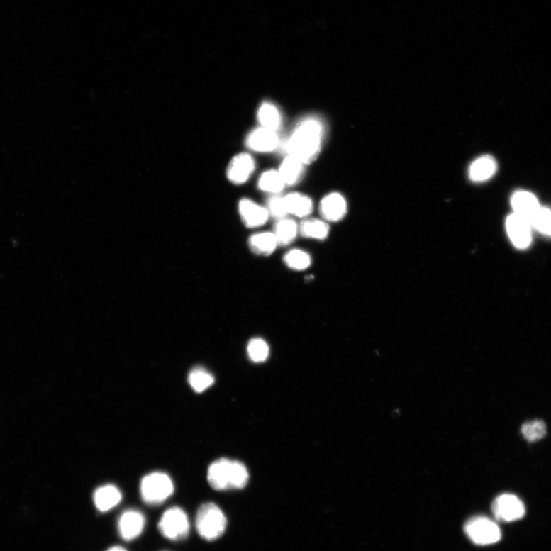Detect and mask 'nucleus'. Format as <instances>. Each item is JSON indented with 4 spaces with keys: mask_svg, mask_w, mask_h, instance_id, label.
Listing matches in <instances>:
<instances>
[{
    "mask_svg": "<svg viewBox=\"0 0 551 551\" xmlns=\"http://www.w3.org/2000/svg\"><path fill=\"white\" fill-rule=\"evenodd\" d=\"M267 210L269 216L276 219L286 218L288 214L284 198L273 196L267 201Z\"/></svg>",
    "mask_w": 551,
    "mask_h": 551,
    "instance_id": "29",
    "label": "nucleus"
},
{
    "mask_svg": "<svg viewBox=\"0 0 551 551\" xmlns=\"http://www.w3.org/2000/svg\"><path fill=\"white\" fill-rule=\"evenodd\" d=\"M106 551H128L121 546H113Z\"/></svg>",
    "mask_w": 551,
    "mask_h": 551,
    "instance_id": "30",
    "label": "nucleus"
},
{
    "mask_svg": "<svg viewBox=\"0 0 551 551\" xmlns=\"http://www.w3.org/2000/svg\"><path fill=\"white\" fill-rule=\"evenodd\" d=\"M277 245L276 237L272 232L255 234L249 239L250 250L257 255L269 256L274 252Z\"/></svg>",
    "mask_w": 551,
    "mask_h": 551,
    "instance_id": "18",
    "label": "nucleus"
},
{
    "mask_svg": "<svg viewBox=\"0 0 551 551\" xmlns=\"http://www.w3.org/2000/svg\"><path fill=\"white\" fill-rule=\"evenodd\" d=\"M239 213L244 224L250 228L264 226L269 217L267 208L247 199L240 201Z\"/></svg>",
    "mask_w": 551,
    "mask_h": 551,
    "instance_id": "10",
    "label": "nucleus"
},
{
    "mask_svg": "<svg viewBox=\"0 0 551 551\" xmlns=\"http://www.w3.org/2000/svg\"><path fill=\"white\" fill-rule=\"evenodd\" d=\"M299 227L293 219H279L274 226V234L279 246H286L294 243L298 234Z\"/></svg>",
    "mask_w": 551,
    "mask_h": 551,
    "instance_id": "19",
    "label": "nucleus"
},
{
    "mask_svg": "<svg viewBox=\"0 0 551 551\" xmlns=\"http://www.w3.org/2000/svg\"><path fill=\"white\" fill-rule=\"evenodd\" d=\"M188 382L193 391L204 392L215 383L214 376L203 367H195L188 376Z\"/></svg>",
    "mask_w": 551,
    "mask_h": 551,
    "instance_id": "22",
    "label": "nucleus"
},
{
    "mask_svg": "<svg viewBox=\"0 0 551 551\" xmlns=\"http://www.w3.org/2000/svg\"><path fill=\"white\" fill-rule=\"evenodd\" d=\"M258 186L262 191L277 194L284 188L285 182L279 172L270 170L260 177Z\"/></svg>",
    "mask_w": 551,
    "mask_h": 551,
    "instance_id": "24",
    "label": "nucleus"
},
{
    "mask_svg": "<svg viewBox=\"0 0 551 551\" xmlns=\"http://www.w3.org/2000/svg\"><path fill=\"white\" fill-rule=\"evenodd\" d=\"M280 176L285 182V185H295L303 177L304 173V164L298 160L289 157L286 158L279 171Z\"/></svg>",
    "mask_w": 551,
    "mask_h": 551,
    "instance_id": "20",
    "label": "nucleus"
},
{
    "mask_svg": "<svg viewBox=\"0 0 551 551\" xmlns=\"http://www.w3.org/2000/svg\"><path fill=\"white\" fill-rule=\"evenodd\" d=\"M285 264L295 270H303L311 265V257L305 251L294 249L289 251L284 257Z\"/></svg>",
    "mask_w": 551,
    "mask_h": 551,
    "instance_id": "25",
    "label": "nucleus"
},
{
    "mask_svg": "<svg viewBox=\"0 0 551 551\" xmlns=\"http://www.w3.org/2000/svg\"><path fill=\"white\" fill-rule=\"evenodd\" d=\"M508 234L512 243L520 249L528 247L531 243V226L528 219L516 213L506 221Z\"/></svg>",
    "mask_w": 551,
    "mask_h": 551,
    "instance_id": "9",
    "label": "nucleus"
},
{
    "mask_svg": "<svg viewBox=\"0 0 551 551\" xmlns=\"http://www.w3.org/2000/svg\"><path fill=\"white\" fill-rule=\"evenodd\" d=\"M258 120L264 128L277 131L282 126V115L276 106L270 103L261 105L258 111Z\"/></svg>",
    "mask_w": 551,
    "mask_h": 551,
    "instance_id": "23",
    "label": "nucleus"
},
{
    "mask_svg": "<svg viewBox=\"0 0 551 551\" xmlns=\"http://www.w3.org/2000/svg\"><path fill=\"white\" fill-rule=\"evenodd\" d=\"M497 163L494 158L486 155L473 161L469 168V178L474 182L489 180L495 175Z\"/></svg>",
    "mask_w": 551,
    "mask_h": 551,
    "instance_id": "16",
    "label": "nucleus"
},
{
    "mask_svg": "<svg viewBox=\"0 0 551 551\" xmlns=\"http://www.w3.org/2000/svg\"><path fill=\"white\" fill-rule=\"evenodd\" d=\"M511 206L515 213L530 220L535 216L540 206L533 193L520 191L511 198Z\"/></svg>",
    "mask_w": 551,
    "mask_h": 551,
    "instance_id": "15",
    "label": "nucleus"
},
{
    "mask_svg": "<svg viewBox=\"0 0 551 551\" xmlns=\"http://www.w3.org/2000/svg\"><path fill=\"white\" fill-rule=\"evenodd\" d=\"M278 143L276 132L264 128L254 130L247 138L248 148L257 152L273 151Z\"/></svg>",
    "mask_w": 551,
    "mask_h": 551,
    "instance_id": "13",
    "label": "nucleus"
},
{
    "mask_svg": "<svg viewBox=\"0 0 551 551\" xmlns=\"http://www.w3.org/2000/svg\"><path fill=\"white\" fill-rule=\"evenodd\" d=\"M464 529L472 542L478 545L496 544L501 538V531L496 522L485 516L472 518Z\"/></svg>",
    "mask_w": 551,
    "mask_h": 551,
    "instance_id": "5",
    "label": "nucleus"
},
{
    "mask_svg": "<svg viewBox=\"0 0 551 551\" xmlns=\"http://www.w3.org/2000/svg\"><path fill=\"white\" fill-rule=\"evenodd\" d=\"M255 168V160L249 154H238L229 164L228 177L231 182L243 184L250 178Z\"/></svg>",
    "mask_w": 551,
    "mask_h": 551,
    "instance_id": "11",
    "label": "nucleus"
},
{
    "mask_svg": "<svg viewBox=\"0 0 551 551\" xmlns=\"http://www.w3.org/2000/svg\"><path fill=\"white\" fill-rule=\"evenodd\" d=\"M299 231L307 238L325 240L330 233V226L321 220L306 219L299 226Z\"/></svg>",
    "mask_w": 551,
    "mask_h": 551,
    "instance_id": "21",
    "label": "nucleus"
},
{
    "mask_svg": "<svg viewBox=\"0 0 551 551\" xmlns=\"http://www.w3.org/2000/svg\"><path fill=\"white\" fill-rule=\"evenodd\" d=\"M233 460L221 458L211 464L208 471L209 485L216 490L233 489Z\"/></svg>",
    "mask_w": 551,
    "mask_h": 551,
    "instance_id": "7",
    "label": "nucleus"
},
{
    "mask_svg": "<svg viewBox=\"0 0 551 551\" xmlns=\"http://www.w3.org/2000/svg\"><path fill=\"white\" fill-rule=\"evenodd\" d=\"M521 433L528 441L535 442L545 437L546 426L541 421L527 422L522 426Z\"/></svg>",
    "mask_w": 551,
    "mask_h": 551,
    "instance_id": "27",
    "label": "nucleus"
},
{
    "mask_svg": "<svg viewBox=\"0 0 551 551\" xmlns=\"http://www.w3.org/2000/svg\"><path fill=\"white\" fill-rule=\"evenodd\" d=\"M196 523L199 535L211 541L225 533L227 519L223 511L216 504L206 503L199 508Z\"/></svg>",
    "mask_w": 551,
    "mask_h": 551,
    "instance_id": "3",
    "label": "nucleus"
},
{
    "mask_svg": "<svg viewBox=\"0 0 551 551\" xmlns=\"http://www.w3.org/2000/svg\"><path fill=\"white\" fill-rule=\"evenodd\" d=\"M174 484L167 473L155 472L145 476L140 483V495L148 506H157L166 501L174 492Z\"/></svg>",
    "mask_w": 551,
    "mask_h": 551,
    "instance_id": "2",
    "label": "nucleus"
},
{
    "mask_svg": "<svg viewBox=\"0 0 551 551\" xmlns=\"http://www.w3.org/2000/svg\"><path fill=\"white\" fill-rule=\"evenodd\" d=\"M160 534L165 538L178 541L189 535L190 524L185 511L179 507H172L162 514L158 524Z\"/></svg>",
    "mask_w": 551,
    "mask_h": 551,
    "instance_id": "4",
    "label": "nucleus"
},
{
    "mask_svg": "<svg viewBox=\"0 0 551 551\" xmlns=\"http://www.w3.org/2000/svg\"><path fill=\"white\" fill-rule=\"evenodd\" d=\"M491 510L496 519L504 522L516 521L525 515V506L518 497L512 494H503L497 497L491 505Z\"/></svg>",
    "mask_w": 551,
    "mask_h": 551,
    "instance_id": "6",
    "label": "nucleus"
},
{
    "mask_svg": "<svg viewBox=\"0 0 551 551\" xmlns=\"http://www.w3.org/2000/svg\"><path fill=\"white\" fill-rule=\"evenodd\" d=\"M146 525V518L142 512L130 509L125 511L119 518L118 528L121 538L131 541L140 536Z\"/></svg>",
    "mask_w": 551,
    "mask_h": 551,
    "instance_id": "8",
    "label": "nucleus"
},
{
    "mask_svg": "<svg viewBox=\"0 0 551 551\" xmlns=\"http://www.w3.org/2000/svg\"><path fill=\"white\" fill-rule=\"evenodd\" d=\"M288 214L299 218H305L312 213L313 209V201L311 198L294 192L284 197Z\"/></svg>",
    "mask_w": 551,
    "mask_h": 551,
    "instance_id": "17",
    "label": "nucleus"
},
{
    "mask_svg": "<svg viewBox=\"0 0 551 551\" xmlns=\"http://www.w3.org/2000/svg\"><path fill=\"white\" fill-rule=\"evenodd\" d=\"M93 499L96 509L107 512L121 503L122 493L117 486L105 485L95 490Z\"/></svg>",
    "mask_w": 551,
    "mask_h": 551,
    "instance_id": "14",
    "label": "nucleus"
},
{
    "mask_svg": "<svg viewBox=\"0 0 551 551\" xmlns=\"http://www.w3.org/2000/svg\"><path fill=\"white\" fill-rule=\"evenodd\" d=\"M530 224L540 233L551 235V210L540 207L533 219L530 220Z\"/></svg>",
    "mask_w": 551,
    "mask_h": 551,
    "instance_id": "28",
    "label": "nucleus"
},
{
    "mask_svg": "<svg viewBox=\"0 0 551 551\" xmlns=\"http://www.w3.org/2000/svg\"><path fill=\"white\" fill-rule=\"evenodd\" d=\"M323 126L315 119H307L298 125L285 148L289 157L305 164L315 160L321 152Z\"/></svg>",
    "mask_w": 551,
    "mask_h": 551,
    "instance_id": "1",
    "label": "nucleus"
},
{
    "mask_svg": "<svg viewBox=\"0 0 551 551\" xmlns=\"http://www.w3.org/2000/svg\"><path fill=\"white\" fill-rule=\"evenodd\" d=\"M320 211L322 217L326 221H340L347 212L346 201L340 193H331L321 201Z\"/></svg>",
    "mask_w": 551,
    "mask_h": 551,
    "instance_id": "12",
    "label": "nucleus"
},
{
    "mask_svg": "<svg viewBox=\"0 0 551 551\" xmlns=\"http://www.w3.org/2000/svg\"><path fill=\"white\" fill-rule=\"evenodd\" d=\"M269 349L267 343L260 338L251 340L247 345L250 360L254 362H264L267 360Z\"/></svg>",
    "mask_w": 551,
    "mask_h": 551,
    "instance_id": "26",
    "label": "nucleus"
}]
</instances>
